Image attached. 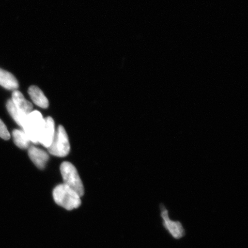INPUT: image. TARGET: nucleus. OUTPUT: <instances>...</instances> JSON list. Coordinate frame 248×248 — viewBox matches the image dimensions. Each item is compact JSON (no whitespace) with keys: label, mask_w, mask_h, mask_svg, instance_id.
<instances>
[{"label":"nucleus","mask_w":248,"mask_h":248,"mask_svg":"<svg viewBox=\"0 0 248 248\" xmlns=\"http://www.w3.org/2000/svg\"><path fill=\"white\" fill-rule=\"evenodd\" d=\"M52 195L55 203L67 210L78 208L81 204L79 195L64 184L57 186Z\"/></svg>","instance_id":"f257e3e1"},{"label":"nucleus","mask_w":248,"mask_h":248,"mask_svg":"<svg viewBox=\"0 0 248 248\" xmlns=\"http://www.w3.org/2000/svg\"><path fill=\"white\" fill-rule=\"evenodd\" d=\"M61 172L63 184L82 197L85 193L84 187L75 166L70 162H64L61 164Z\"/></svg>","instance_id":"f03ea898"},{"label":"nucleus","mask_w":248,"mask_h":248,"mask_svg":"<svg viewBox=\"0 0 248 248\" xmlns=\"http://www.w3.org/2000/svg\"><path fill=\"white\" fill-rule=\"evenodd\" d=\"M160 216L162 219L163 228L173 239L180 240L186 235V231L184 225L178 220H173L170 218L169 211L163 203L159 205Z\"/></svg>","instance_id":"7ed1b4c3"},{"label":"nucleus","mask_w":248,"mask_h":248,"mask_svg":"<svg viewBox=\"0 0 248 248\" xmlns=\"http://www.w3.org/2000/svg\"><path fill=\"white\" fill-rule=\"evenodd\" d=\"M45 126V119L37 110L32 111L27 116V122L23 131L26 133L31 142L39 144V140Z\"/></svg>","instance_id":"20e7f679"},{"label":"nucleus","mask_w":248,"mask_h":248,"mask_svg":"<svg viewBox=\"0 0 248 248\" xmlns=\"http://www.w3.org/2000/svg\"><path fill=\"white\" fill-rule=\"evenodd\" d=\"M49 154L57 157H65L69 155L70 145L66 130L62 125L58 126L50 146L47 148Z\"/></svg>","instance_id":"39448f33"},{"label":"nucleus","mask_w":248,"mask_h":248,"mask_svg":"<svg viewBox=\"0 0 248 248\" xmlns=\"http://www.w3.org/2000/svg\"><path fill=\"white\" fill-rule=\"evenodd\" d=\"M55 135V123L51 117L45 119V126L40 136L39 142L48 148L50 146Z\"/></svg>","instance_id":"423d86ee"},{"label":"nucleus","mask_w":248,"mask_h":248,"mask_svg":"<svg viewBox=\"0 0 248 248\" xmlns=\"http://www.w3.org/2000/svg\"><path fill=\"white\" fill-rule=\"evenodd\" d=\"M29 155L31 160L39 169L43 170L45 168L49 160V155L46 151L31 146L29 149Z\"/></svg>","instance_id":"0eeeda50"},{"label":"nucleus","mask_w":248,"mask_h":248,"mask_svg":"<svg viewBox=\"0 0 248 248\" xmlns=\"http://www.w3.org/2000/svg\"><path fill=\"white\" fill-rule=\"evenodd\" d=\"M12 100L15 107L21 112L28 116L33 111V105L27 101L22 93L18 91H14L12 93Z\"/></svg>","instance_id":"6e6552de"},{"label":"nucleus","mask_w":248,"mask_h":248,"mask_svg":"<svg viewBox=\"0 0 248 248\" xmlns=\"http://www.w3.org/2000/svg\"><path fill=\"white\" fill-rule=\"evenodd\" d=\"M6 107H7L9 113L13 118L15 122L23 130L27 125V116L21 112L15 107L12 100H9L7 101Z\"/></svg>","instance_id":"1a4fd4ad"},{"label":"nucleus","mask_w":248,"mask_h":248,"mask_svg":"<svg viewBox=\"0 0 248 248\" xmlns=\"http://www.w3.org/2000/svg\"><path fill=\"white\" fill-rule=\"evenodd\" d=\"M29 94L34 104L40 108H46L49 106L48 99L38 86H31L29 89Z\"/></svg>","instance_id":"9d476101"},{"label":"nucleus","mask_w":248,"mask_h":248,"mask_svg":"<svg viewBox=\"0 0 248 248\" xmlns=\"http://www.w3.org/2000/svg\"><path fill=\"white\" fill-rule=\"evenodd\" d=\"M0 85L10 91H16L18 88L17 80L13 74L1 69H0Z\"/></svg>","instance_id":"9b49d317"},{"label":"nucleus","mask_w":248,"mask_h":248,"mask_svg":"<svg viewBox=\"0 0 248 248\" xmlns=\"http://www.w3.org/2000/svg\"><path fill=\"white\" fill-rule=\"evenodd\" d=\"M12 135L15 144L17 147L23 150L29 148L30 140L23 130L14 129Z\"/></svg>","instance_id":"f8f14e48"},{"label":"nucleus","mask_w":248,"mask_h":248,"mask_svg":"<svg viewBox=\"0 0 248 248\" xmlns=\"http://www.w3.org/2000/svg\"><path fill=\"white\" fill-rule=\"evenodd\" d=\"M0 138L5 140H8L11 138L10 133H9L7 126L1 119H0Z\"/></svg>","instance_id":"ddd939ff"}]
</instances>
